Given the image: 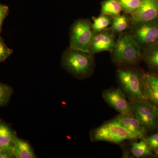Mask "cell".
<instances>
[{
    "label": "cell",
    "instance_id": "1",
    "mask_svg": "<svg viewBox=\"0 0 158 158\" xmlns=\"http://www.w3.org/2000/svg\"><path fill=\"white\" fill-rule=\"evenodd\" d=\"M61 65L66 71L80 80L90 77L95 67L93 55L69 47L62 54Z\"/></svg>",
    "mask_w": 158,
    "mask_h": 158
},
{
    "label": "cell",
    "instance_id": "2",
    "mask_svg": "<svg viewBox=\"0 0 158 158\" xmlns=\"http://www.w3.org/2000/svg\"><path fill=\"white\" fill-rule=\"evenodd\" d=\"M118 34L111 52L113 62L120 67L138 63L142 57L141 48L130 33L125 32Z\"/></svg>",
    "mask_w": 158,
    "mask_h": 158
},
{
    "label": "cell",
    "instance_id": "3",
    "mask_svg": "<svg viewBox=\"0 0 158 158\" xmlns=\"http://www.w3.org/2000/svg\"><path fill=\"white\" fill-rule=\"evenodd\" d=\"M116 74L122 91L131 102L147 100L142 74L138 71L126 66L118 69Z\"/></svg>",
    "mask_w": 158,
    "mask_h": 158
},
{
    "label": "cell",
    "instance_id": "4",
    "mask_svg": "<svg viewBox=\"0 0 158 158\" xmlns=\"http://www.w3.org/2000/svg\"><path fill=\"white\" fill-rule=\"evenodd\" d=\"M90 136L93 141H106L115 144H119L125 140H133L129 132L115 118L92 130Z\"/></svg>",
    "mask_w": 158,
    "mask_h": 158
},
{
    "label": "cell",
    "instance_id": "5",
    "mask_svg": "<svg viewBox=\"0 0 158 158\" xmlns=\"http://www.w3.org/2000/svg\"><path fill=\"white\" fill-rule=\"evenodd\" d=\"M95 34L92 31L90 20H76L70 27L69 47L90 52V45Z\"/></svg>",
    "mask_w": 158,
    "mask_h": 158
},
{
    "label": "cell",
    "instance_id": "6",
    "mask_svg": "<svg viewBox=\"0 0 158 158\" xmlns=\"http://www.w3.org/2000/svg\"><path fill=\"white\" fill-rule=\"evenodd\" d=\"M131 30L130 35L141 49L158 44V19L135 24Z\"/></svg>",
    "mask_w": 158,
    "mask_h": 158
},
{
    "label": "cell",
    "instance_id": "7",
    "mask_svg": "<svg viewBox=\"0 0 158 158\" xmlns=\"http://www.w3.org/2000/svg\"><path fill=\"white\" fill-rule=\"evenodd\" d=\"M131 106L136 117L146 130H152L157 127L158 108L147 100L131 102Z\"/></svg>",
    "mask_w": 158,
    "mask_h": 158
},
{
    "label": "cell",
    "instance_id": "8",
    "mask_svg": "<svg viewBox=\"0 0 158 158\" xmlns=\"http://www.w3.org/2000/svg\"><path fill=\"white\" fill-rule=\"evenodd\" d=\"M105 101L122 115H133L134 112L126 99L123 91L119 88H112L103 92Z\"/></svg>",
    "mask_w": 158,
    "mask_h": 158
},
{
    "label": "cell",
    "instance_id": "9",
    "mask_svg": "<svg viewBox=\"0 0 158 158\" xmlns=\"http://www.w3.org/2000/svg\"><path fill=\"white\" fill-rule=\"evenodd\" d=\"M116 40V34L110 29L95 34L91 43L90 53L95 55L103 52L113 50Z\"/></svg>",
    "mask_w": 158,
    "mask_h": 158
},
{
    "label": "cell",
    "instance_id": "10",
    "mask_svg": "<svg viewBox=\"0 0 158 158\" xmlns=\"http://www.w3.org/2000/svg\"><path fill=\"white\" fill-rule=\"evenodd\" d=\"M131 17L132 25L158 19V0H143L141 6Z\"/></svg>",
    "mask_w": 158,
    "mask_h": 158
},
{
    "label": "cell",
    "instance_id": "11",
    "mask_svg": "<svg viewBox=\"0 0 158 158\" xmlns=\"http://www.w3.org/2000/svg\"><path fill=\"white\" fill-rule=\"evenodd\" d=\"M115 118L129 132L133 140L144 139L146 129L134 115L120 114Z\"/></svg>",
    "mask_w": 158,
    "mask_h": 158
},
{
    "label": "cell",
    "instance_id": "12",
    "mask_svg": "<svg viewBox=\"0 0 158 158\" xmlns=\"http://www.w3.org/2000/svg\"><path fill=\"white\" fill-rule=\"evenodd\" d=\"M141 74L146 99L158 108V76L149 73Z\"/></svg>",
    "mask_w": 158,
    "mask_h": 158
},
{
    "label": "cell",
    "instance_id": "13",
    "mask_svg": "<svg viewBox=\"0 0 158 158\" xmlns=\"http://www.w3.org/2000/svg\"><path fill=\"white\" fill-rule=\"evenodd\" d=\"M13 153L15 158H35L36 156L27 141L15 135L13 141Z\"/></svg>",
    "mask_w": 158,
    "mask_h": 158
},
{
    "label": "cell",
    "instance_id": "14",
    "mask_svg": "<svg viewBox=\"0 0 158 158\" xmlns=\"http://www.w3.org/2000/svg\"><path fill=\"white\" fill-rule=\"evenodd\" d=\"M15 135L10 127L0 120V149L7 150L13 153V141Z\"/></svg>",
    "mask_w": 158,
    "mask_h": 158
},
{
    "label": "cell",
    "instance_id": "15",
    "mask_svg": "<svg viewBox=\"0 0 158 158\" xmlns=\"http://www.w3.org/2000/svg\"><path fill=\"white\" fill-rule=\"evenodd\" d=\"M132 26L131 15L124 12L113 17L112 24L109 29L116 34L125 32L128 29L131 28Z\"/></svg>",
    "mask_w": 158,
    "mask_h": 158
},
{
    "label": "cell",
    "instance_id": "16",
    "mask_svg": "<svg viewBox=\"0 0 158 158\" xmlns=\"http://www.w3.org/2000/svg\"><path fill=\"white\" fill-rule=\"evenodd\" d=\"M131 152L136 158L144 157L152 155V152L147 141L144 139L133 142L131 144Z\"/></svg>",
    "mask_w": 158,
    "mask_h": 158
},
{
    "label": "cell",
    "instance_id": "17",
    "mask_svg": "<svg viewBox=\"0 0 158 158\" xmlns=\"http://www.w3.org/2000/svg\"><path fill=\"white\" fill-rule=\"evenodd\" d=\"M113 17L108 15L100 14L98 17H93V23H91L92 31L95 34L109 28L113 21Z\"/></svg>",
    "mask_w": 158,
    "mask_h": 158
},
{
    "label": "cell",
    "instance_id": "18",
    "mask_svg": "<svg viewBox=\"0 0 158 158\" xmlns=\"http://www.w3.org/2000/svg\"><path fill=\"white\" fill-rule=\"evenodd\" d=\"M122 11L118 0H105L102 3L100 14L108 15L113 17L121 14Z\"/></svg>",
    "mask_w": 158,
    "mask_h": 158
},
{
    "label": "cell",
    "instance_id": "19",
    "mask_svg": "<svg viewBox=\"0 0 158 158\" xmlns=\"http://www.w3.org/2000/svg\"><path fill=\"white\" fill-rule=\"evenodd\" d=\"M142 57L149 67L158 70V44L144 50Z\"/></svg>",
    "mask_w": 158,
    "mask_h": 158
},
{
    "label": "cell",
    "instance_id": "20",
    "mask_svg": "<svg viewBox=\"0 0 158 158\" xmlns=\"http://www.w3.org/2000/svg\"><path fill=\"white\" fill-rule=\"evenodd\" d=\"M118 1L123 11L131 15L138 10L143 0H118Z\"/></svg>",
    "mask_w": 158,
    "mask_h": 158
},
{
    "label": "cell",
    "instance_id": "21",
    "mask_svg": "<svg viewBox=\"0 0 158 158\" xmlns=\"http://www.w3.org/2000/svg\"><path fill=\"white\" fill-rule=\"evenodd\" d=\"M13 92V89L10 86L0 82V107L9 104Z\"/></svg>",
    "mask_w": 158,
    "mask_h": 158
},
{
    "label": "cell",
    "instance_id": "22",
    "mask_svg": "<svg viewBox=\"0 0 158 158\" xmlns=\"http://www.w3.org/2000/svg\"><path fill=\"white\" fill-rule=\"evenodd\" d=\"M13 50L6 45L0 36V62H4L12 54Z\"/></svg>",
    "mask_w": 158,
    "mask_h": 158
},
{
    "label": "cell",
    "instance_id": "23",
    "mask_svg": "<svg viewBox=\"0 0 158 158\" xmlns=\"http://www.w3.org/2000/svg\"><path fill=\"white\" fill-rule=\"evenodd\" d=\"M146 141L151 149L158 152V133H156L147 137Z\"/></svg>",
    "mask_w": 158,
    "mask_h": 158
},
{
    "label": "cell",
    "instance_id": "24",
    "mask_svg": "<svg viewBox=\"0 0 158 158\" xmlns=\"http://www.w3.org/2000/svg\"><path fill=\"white\" fill-rule=\"evenodd\" d=\"M9 9L8 6L0 4V34L2 32V26L4 20L8 16Z\"/></svg>",
    "mask_w": 158,
    "mask_h": 158
},
{
    "label": "cell",
    "instance_id": "25",
    "mask_svg": "<svg viewBox=\"0 0 158 158\" xmlns=\"http://www.w3.org/2000/svg\"><path fill=\"white\" fill-rule=\"evenodd\" d=\"M14 158L13 153L7 150L0 149V158Z\"/></svg>",
    "mask_w": 158,
    "mask_h": 158
},
{
    "label": "cell",
    "instance_id": "26",
    "mask_svg": "<svg viewBox=\"0 0 158 158\" xmlns=\"http://www.w3.org/2000/svg\"><path fill=\"white\" fill-rule=\"evenodd\" d=\"M157 127H158V120Z\"/></svg>",
    "mask_w": 158,
    "mask_h": 158
}]
</instances>
